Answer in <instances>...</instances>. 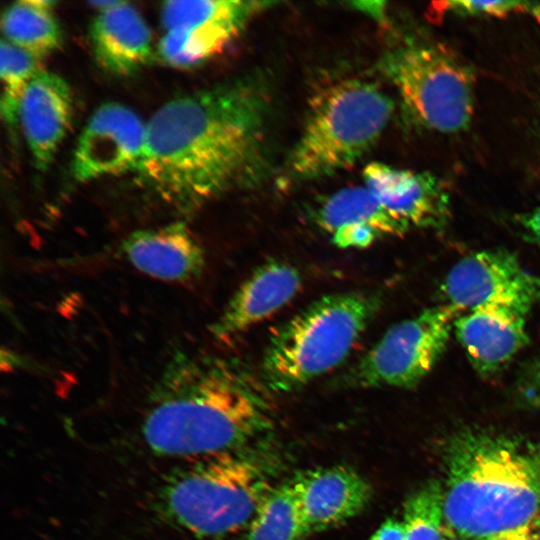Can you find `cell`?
<instances>
[{
    "label": "cell",
    "mask_w": 540,
    "mask_h": 540,
    "mask_svg": "<svg viewBox=\"0 0 540 540\" xmlns=\"http://www.w3.org/2000/svg\"><path fill=\"white\" fill-rule=\"evenodd\" d=\"M381 236L368 225H346L332 233V239L340 248H365Z\"/></svg>",
    "instance_id": "cell-25"
},
{
    "label": "cell",
    "mask_w": 540,
    "mask_h": 540,
    "mask_svg": "<svg viewBox=\"0 0 540 540\" xmlns=\"http://www.w3.org/2000/svg\"><path fill=\"white\" fill-rule=\"evenodd\" d=\"M268 102L238 80L177 97L146 123L136 172L167 202L192 207L263 175Z\"/></svg>",
    "instance_id": "cell-1"
},
{
    "label": "cell",
    "mask_w": 540,
    "mask_h": 540,
    "mask_svg": "<svg viewBox=\"0 0 540 540\" xmlns=\"http://www.w3.org/2000/svg\"><path fill=\"white\" fill-rule=\"evenodd\" d=\"M483 540H540V514L525 524Z\"/></svg>",
    "instance_id": "cell-27"
},
{
    "label": "cell",
    "mask_w": 540,
    "mask_h": 540,
    "mask_svg": "<svg viewBox=\"0 0 540 540\" xmlns=\"http://www.w3.org/2000/svg\"><path fill=\"white\" fill-rule=\"evenodd\" d=\"M146 124L129 107L115 102L101 105L84 127L72 161L80 182L136 171L146 143Z\"/></svg>",
    "instance_id": "cell-11"
},
{
    "label": "cell",
    "mask_w": 540,
    "mask_h": 540,
    "mask_svg": "<svg viewBox=\"0 0 540 540\" xmlns=\"http://www.w3.org/2000/svg\"><path fill=\"white\" fill-rule=\"evenodd\" d=\"M441 9L459 15L506 16L524 13L540 21V3L528 1H450L441 3Z\"/></svg>",
    "instance_id": "cell-24"
},
{
    "label": "cell",
    "mask_w": 540,
    "mask_h": 540,
    "mask_svg": "<svg viewBox=\"0 0 540 540\" xmlns=\"http://www.w3.org/2000/svg\"><path fill=\"white\" fill-rule=\"evenodd\" d=\"M265 387L232 361L176 357L153 394L143 438L162 456L199 459L250 448L274 427Z\"/></svg>",
    "instance_id": "cell-2"
},
{
    "label": "cell",
    "mask_w": 540,
    "mask_h": 540,
    "mask_svg": "<svg viewBox=\"0 0 540 540\" xmlns=\"http://www.w3.org/2000/svg\"><path fill=\"white\" fill-rule=\"evenodd\" d=\"M526 315L505 306H483L458 316L456 336L481 376L502 370L528 343Z\"/></svg>",
    "instance_id": "cell-14"
},
{
    "label": "cell",
    "mask_w": 540,
    "mask_h": 540,
    "mask_svg": "<svg viewBox=\"0 0 540 540\" xmlns=\"http://www.w3.org/2000/svg\"><path fill=\"white\" fill-rule=\"evenodd\" d=\"M381 305L376 292L324 296L286 322L272 337L261 380L276 392L299 389L340 365Z\"/></svg>",
    "instance_id": "cell-5"
},
{
    "label": "cell",
    "mask_w": 540,
    "mask_h": 540,
    "mask_svg": "<svg viewBox=\"0 0 540 540\" xmlns=\"http://www.w3.org/2000/svg\"><path fill=\"white\" fill-rule=\"evenodd\" d=\"M443 458V521L462 538L483 540L540 514V441L463 430Z\"/></svg>",
    "instance_id": "cell-3"
},
{
    "label": "cell",
    "mask_w": 540,
    "mask_h": 540,
    "mask_svg": "<svg viewBox=\"0 0 540 540\" xmlns=\"http://www.w3.org/2000/svg\"><path fill=\"white\" fill-rule=\"evenodd\" d=\"M292 265L270 261L259 266L234 293L212 327L219 338L243 332L286 305L301 287Z\"/></svg>",
    "instance_id": "cell-16"
},
{
    "label": "cell",
    "mask_w": 540,
    "mask_h": 540,
    "mask_svg": "<svg viewBox=\"0 0 540 540\" xmlns=\"http://www.w3.org/2000/svg\"><path fill=\"white\" fill-rule=\"evenodd\" d=\"M292 485L310 535L357 516L373 495L367 479L343 465L305 472L293 480Z\"/></svg>",
    "instance_id": "cell-13"
},
{
    "label": "cell",
    "mask_w": 540,
    "mask_h": 540,
    "mask_svg": "<svg viewBox=\"0 0 540 540\" xmlns=\"http://www.w3.org/2000/svg\"><path fill=\"white\" fill-rule=\"evenodd\" d=\"M251 448L199 458L173 472L160 489L163 515L198 538L245 529L275 486L273 462Z\"/></svg>",
    "instance_id": "cell-4"
},
{
    "label": "cell",
    "mask_w": 540,
    "mask_h": 540,
    "mask_svg": "<svg viewBox=\"0 0 540 540\" xmlns=\"http://www.w3.org/2000/svg\"><path fill=\"white\" fill-rule=\"evenodd\" d=\"M459 312L449 304L437 305L395 324L346 374V384L415 387L445 350Z\"/></svg>",
    "instance_id": "cell-8"
},
{
    "label": "cell",
    "mask_w": 540,
    "mask_h": 540,
    "mask_svg": "<svg viewBox=\"0 0 540 540\" xmlns=\"http://www.w3.org/2000/svg\"><path fill=\"white\" fill-rule=\"evenodd\" d=\"M520 400L529 407H540V358L523 373L518 384Z\"/></svg>",
    "instance_id": "cell-26"
},
{
    "label": "cell",
    "mask_w": 540,
    "mask_h": 540,
    "mask_svg": "<svg viewBox=\"0 0 540 540\" xmlns=\"http://www.w3.org/2000/svg\"><path fill=\"white\" fill-rule=\"evenodd\" d=\"M442 291L460 312L505 306L527 314L540 300V278L505 250H484L459 260L446 275Z\"/></svg>",
    "instance_id": "cell-10"
},
{
    "label": "cell",
    "mask_w": 540,
    "mask_h": 540,
    "mask_svg": "<svg viewBox=\"0 0 540 540\" xmlns=\"http://www.w3.org/2000/svg\"><path fill=\"white\" fill-rule=\"evenodd\" d=\"M410 120L440 133L470 126L474 112L471 69L438 43L408 41L388 51L381 61Z\"/></svg>",
    "instance_id": "cell-7"
},
{
    "label": "cell",
    "mask_w": 540,
    "mask_h": 540,
    "mask_svg": "<svg viewBox=\"0 0 540 540\" xmlns=\"http://www.w3.org/2000/svg\"><path fill=\"white\" fill-rule=\"evenodd\" d=\"M363 178L370 193L408 230L446 221L449 196L433 175L374 162L365 167Z\"/></svg>",
    "instance_id": "cell-12"
},
{
    "label": "cell",
    "mask_w": 540,
    "mask_h": 540,
    "mask_svg": "<svg viewBox=\"0 0 540 540\" xmlns=\"http://www.w3.org/2000/svg\"><path fill=\"white\" fill-rule=\"evenodd\" d=\"M309 535L289 482L273 487L245 527L241 540H304Z\"/></svg>",
    "instance_id": "cell-21"
},
{
    "label": "cell",
    "mask_w": 540,
    "mask_h": 540,
    "mask_svg": "<svg viewBox=\"0 0 540 540\" xmlns=\"http://www.w3.org/2000/svg\"><path fill=\"white\" fill-rule=\"evenodd\" d=\"M441 540H457L452 537H442Z\"/></svg>",
    "instance_id": "cell-30"
},
{
    "label": "cell",
    "mask_w": 540,
    "mask_h": 540,
    "mask_svg": "<svg viewBox=\"0 0 540 540\" xmlns=\"http://www.w3.org/2000/svg\"><path fill=\"white\" fill-rule=\"evenodd\" d=\"M269 2L241 0L167 1L161 8L165 34L159 55L170 66L188 68L220 52Z\"/></svg>",
    "instance_id": "cell-9"
},
{
    "label": "cell",
    "mask_w": 540,
    "mask_h": 540,
    "mask_svg": "<svg viewBox=\"0 0 540 540\" xmlns=\"http://www.w3.org/2000/svg\"><path fill=\"white\" fill-rule=\"evenodd\" d=\"M406 540H441L443 488L435 480L414 491L404 504Z\"/></svg>",
    "instance_id": "cell-23"
},
{
    "label": "cell",
    "mask_w": 540,
    "mask_h": 540,
    "mask_svg": "<svg viewBox=\"0 0 540 540\" xmlns=\"http://www.w3.org/2000/svg\"><path fill=\"white\" fill-rule=\"evenodd\" d=\"M1 116L5 124L14 128L19 123L22 96L29 81L39 72L40 58L1 40Z\"/></svg>",
    "instance_id": "cell-22"
},
{
    "label": "cell",
    "mask_w": 540,
    "mask_h": 540,
    "mask_svg": "<svg viewBox=\"0 0 540 540\" xmlns=\"http://www.w3.org/2000/svg\"><path fill=\"white\" fill-rule=\"evenodd\" d=\"M72 97L59 75L39 71L21 99L19 123L36 167L44 171L52 162L71 122Z\"/></svg>",
    "instance_id": "cell-15"
},
{
    "label": "cell",
    "mask_w": 540,
    "mask_h": 540,
    "mask_svg": "<svg viewBox=\"0 0 540 540\" xmlns=\"http://www.w3.org/2000/svg\"><path fill=\"white\" fill-rule=\"evenodd\" d=\"M54 4L48 0H22L9 5L1 19L3 39L39 58L54 51L62 40L52 12Z\"/></svg>",
    "instance_id": "cell-19"
},
{
    "label": "cell",
    "mask_w": 540,
    "mask_h": 540,
    "mask_svg": "<svg viewBox=\"0 0 540 540\" xmlns=\"http://www.w3.org/2000/svg\"><path fill=\"white\" fill-rule=\"evenodd\" d=\"M369 540H406L405 524L395 518L387 519Z\"/></svg>",
    "instance_id": "cell-29"
},
{
    "label": "cell",
    "mask_w": 540,
    "mask_h": 540,
    "mask_svg": "<svg viewBox=\"0 0 540 540\" xmlns=\"http://www.w3.org/2000/svg\"><path fill=\"white\" fill-rule=\"evenodd\" d=\"M319 224L331 234L346 225H368L380 235L408 229L396 220L366 187H349L330 196L318 212Z\"/></svg>",
    "instance_id": "cell-20"
},
{
    "label": "cell",
    "mask_w": 540,
    "mask_h": 540,
    "mask_svg": "<svg viewBox=\"0 0 540 540\" xmlns=\"http://www.w3.org/2000/svg\"><path fill=\"white\" fill-rule=\"evenodd\" d=\"M121 249L135 268L161 280L188 281L204 266L200 244L181 223L136 231Z\"/></svg>",
    "instance_id": "cell-17"
},
{
    "label": "cell",
    "mask_w": 540,
    "mask_h": 540,
    "mask_svg": "<svg viewBox=\"0 0 540 540\" xmlns=\"http://www.w3.org/2000/svg\"><path fill=\"white\" fill-rule=\"evenodd\" d=\"M90 40L97 62L118 76L135 73L151 59L150 29L124 1L99 11L90 26Z\"/></svg>",
    "instance_id": "cell-18"
},
{
    "label": "cell",
    "mask_w": 540,
    "mask_h": 540,
    "mask_svg": "<svg viewBox=\"0 0 540 540\" xmlns=\"http://www.w3.org/2000/svg\"><path fill=\"white\" fill-rule=\"evenodd\" d=\"M394 103L376 85L344 80L310 104L302 133L288 160L295 180H312L353 166L376 143Z\"/></svg>",
    "instance_id": "cell-6"
},
{
    "label": "cell",
    "mask_w": 540,
    "mask_h": 540,
    "mask_svg": "<svg viewBox=\"0 0 540 540\" xmlns=\"http://www.w3.org/2000/svg\"><path fill=\"white\" fill-rule=\"evenodd\" d=\"M515 221L527 241L540 247V206L520 213Z\"/></svg>",
    "instance_id": "cell-28"
}]
</instances>
